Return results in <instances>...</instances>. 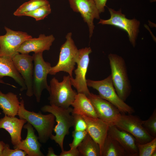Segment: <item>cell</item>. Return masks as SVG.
Listing matches in <instances>:
<instances>
[{
    "mask_svg": "<svg viewBox=\"0 0 156 156\" xmlns=\"http://www.w3.org/2000/svg\"><path fill=\"white\" fill-rule=\"evenodd\" d=\"M17 115L20 118L25 119L30 123L35 129L38 134V140L41 143H46L53 135L55 120L53 114L44 115L40 112L37 113L27 110L22 99L20 101Z\"/></svg>",
    "mask_w": 156,
    "mask_h": 156,
    "instance_id": "6da1fadb",
    "label": "cell"
},
{
    "mask_svg": "<svg viewBox=\"0 0 156 156\" xmlns=\"http://www.w3.org/2000/svg\"><path fill=\"white\" fill-rule=\"evenodd\" d=\"M112 83L119 96L125 101L131 92L125 62L121 56L110 53L108 55Z\"/></svg>",
    "mask_w": 156,
    "mask_h": 156,
    "instance_id": "7a4b0ae2",
    "label": "cell"
},
{
    "mask_svg": "<svg viewBox=\"0 0 156 156\" xmlns=\"http://www.w3.org/2000/svg\"><path fill=\"white\" fill-rule=\"evenodd\" d=\"M73 109L70 107L65 108L51 105H45L41 108L42 112L51 113L55 116L57 124L54 127L53 131L55 134H53L50 139L59 145L62 151L64 150L63 142L64 138L69 134L70 128L74 125V117L71 114Z\"/></svg>",
    "mask_w": 156,
    "mask_h": 156,
    "instance_id": "3957f363",
    "label": "cell"
},
{
    "mask_svg": "<svg viewBox=\"0 0 156 156\" xmlns=\"http://www.w3.org/2000/svg\"><path fill=\"white\" fill-rule=\"evenodd\" d=\"M72 86L69 75L64 76L61 82L55 77L53 78L50 82L48 91L50 105L65 108L71 105L78 93Z\"/></svg>",
    "mask_w": 156,
    "mask_h": 156,
    "instance_id": "277c9868",
    "label": "cell"
},
{
    "mask_svg": "<svg viewBox=\"0 0 156 156\" xmlns=\"http://www.w3.org/2000/svg\"><path fill=\"white\" fill-rule=\"evenodd\" d=\"M86 83L88 86L97 90L101 98L114 105L120 112L129 114L134 112L133 108L126 103L117 94L112 83L111 75L101 80L87 79Z\"/></svg>",
    "mask_w": 156,
    "mask_h": 156,
    "instance_id": "5b68a950",
    "label": "cell"
},
{
    "mask_svg": "<svg viewBox=\"0 0 156 156\" xmlns=\"http://www.w3.org/2000/svg\"><path fill=\"white\" fill-rule=\"evenodd\" d=\"M66 38V41L60 48L58 61L55 66L51 67L49 74L54 75L63 71L73 77L79 49L72 38L71 32L68 33Z\"/></svg>",
    "mask_w": 156,
    "mask_h": 156,
    "instance_id": "8992f818",
    "label": "cell"
},
{
    "mask_svg": "<svg viewBox=\"0 0 156 156\" xmlns=\"http://www.w3.org/2000/svg\"><path fill=\"white\" fill-rule=\"evenodd\" d=\"M33 74V90L36 101L39 103L43 90L49 89L47 82V77L52 67L51 64L46 62L43 57V52L34 53Z\"/></svg>",
    "mask_w": 156,
    "mask_h": 156,
    "instance_id": "52a82bcc",
    "label": "cell"
},
{
    "mask_svg": "<svg viewBox=\"0 0 156 156\" xmlns=\"http://www.w3.org/2000/svg\"><path fill=\"white\" fill-rule=\"evenodd\" d=\"M142 121L136 116L121 113L114 125L132 135L137 143L143 144L151 141L155 138L151 136L144 129Z\"/></svg>",
    "mask_w": 156,
    "mask_h": 156,
    "instance_id": "ba28073f",
    "label": "cell"
},
{
    "mask_svg": "<svg viewBox=\"0 0 156 156\" xmlns=\"http://www.w3.org/2000/svg\"><path fill=\"white\" fill-rule=\"evenodd\" d=\"M92 52L90 47L79 49L75 70V78L70 77L72 86L76 89L77 93H82L88 96L90 93L87 84L86 78L90 62L89 55Z\"/></svg>",
    "mask_w": 156,
    "mask_h": 156,
    "instance_id": "9c48e42d",
    "label": "cell"
},
{
    "mask_svg": "<svg viewBox=\"0 0 156 156\" xmlns=\"http://www.w3.org/2000/svg\"><path fill=\"white\" fill-rule=\"evenodd\" d=\"M110 17L107 20L100 19L98 23L112 25L126 31L129 40L133 47L135 45L136 40L139 32L140 22L135 19H129L122 13L121 10L116 11L108 8Z\"/></svg>",
    "mask_w": 156,
    "mask_h": 156,
    "instance_id": "30bf717a",
    "label": "cell"
},
{
    "mask_svg": "<svg viewBox=\"0 0 156 156\" xmlns=\"http://www.w3.org/2000/svg\"><path fill=\"white\" fill-rule=\"evenodd\" d=\"M6 34L0 35V57L11 58L18 53L17 50L25 41L32 38L27 33L15 31L5 27Z\"/></svg>",
    "mask_w": 156,
    "mask_h": 156,
    "instance_id": "8fae6325",
    "label": "cell"
},
{
    "mask_svg": "<svg viewBox=\"0 0 156 156\" xmlns=\"http://www.w3.org/2000/svg\"><path fill=\"white\" fill-rule=\"evenodd\" d=\"M87 96L90 100L97 117L109 126L114 125L121 114L118 109L99 95L90 93Z\"/></svg>",
    "mask_w": 156,
    "mask_h": 156,
    "instance_id": "7c38bea8",
    "label": "cell"
},
{
    "mask_svg": "<svg viewBox=\"0 0 156 156\" xmlns=\"http://www.w3.org/2000/svg\"><path fill=\"white\" fill-rule=\"evenodd\" d=\"M18 71L24 80L26 87V95L31 97L33 95V74L34 65L32 56L29 54L18 53L12 58Z\"/></svg>",
    "mask_w": 156,
    "mask_h": 156,
    "instance_id": "4fadbf2b",
    "label": "cell"
},
{
    "mask_svg": "<svg viewBox=\"0 0 156 156\" xmlns=\"http://www.w3.org/2000/svg\"><path fill=\"white\" fill-rule=\"evenodd\" d=\"M73 10L79 12L88 26L90 38L92 35L94 26V19L100 18L99 12L94 0H68Z\"/></svg>",
    "mask_w": 156,
    "mask_h": 156,
    "instance_id": "5bb4252c",
    "label": "cell"
},
{
    "mask_svg": "<svg viewBox=\"0 0 156 156\" xmlns=\"http://www.w3.org/2000/svg\"><path fill=\"white\" fill-rule=\"evenodd\" d=\"M82 116L87 124L86 130L88 133L100 146L101 156L104 142L107 134L109 126L98 118Z\"/></svg>",
    "mask_w": 156,
    "mask_h": 156,
    "instance_id": "9a60e30c",
    "label": "cell"
},
{
    "mask_svg": "<svg viewBox=\"0 0 156 156\" xmlns=\"http://www.w3.org/2000/svg\"><path fill=\"white\" fill-rule=\"evenodd\" d=\"M107 134L120 144L129 156H138L137 142L132 135L115 125L109 126Z\"/></svg>",
    "mask_w": 156,
    "mask_h": 156,
    "instance_id": "2e32d148",
    "label": "cell"
},
{
    "mask_svg": "<svg viewBox=\"0 0 156 156\" xmlns=\"http://www.w3.org/2000/svg\"><path fill=\"white\" fill-rule=\"evenodd\" d=\"M23 127L27 130L26 137L16 146H14V148L23 151L26 153L27 156H44L41 151V145L38 141V137L35 133L32 126L27 122Z\"/></svg>",
    "mask_w": 156,
    "mask_h": 156,
    "instance_id": "e0dca14e",
    "label": "cell"
},
{
    "mask_svg": "<svg viewBox=\"0 0 156 156\" xmlns=\"http://www.w3.org/2000/svg\"><path fill=\"white\" fill-rule=\"evenodd\" d=\"M55 40L53 35L46 36L41 34L38 38H32L24 42L17 52L21 53L29 54L32 52L36 53L48 51Z\"/></svg>",
    "mask_w": 156,
    "mask_h": 156,
    "instance_id": "ac0fdd59",
    "label": "cell"
},
{
    "mask_svg": "<svg viewBox=\"0 0 156 156\" xmlns=\"http://www.w3.org/2000/svg\"><path fill=\"white\" fill-rule=\"evenodd\" d=\"M27 122L25 119L6 115L0 119V129H3L8 131L11 138V142L16 146L21 140V133L23 127Z\"/></svg>",
    "mask_w": 156,
    "mask_h": 156,
    "instance_id": "d6986e66",
    "label": "cell"
},
{
    "mask_svg": "<svg viewBox=\"0 0 156 156\" xmlns=\"http://www.w3.org/2000/svg\"><path fill=\"white\" fill-rule=\"evenodd\" d=\"M5 76L12 78L21 86V91L26 90L24 80L16 70L12 58L7 56L0 57V79Z\"/></svg>",
    "mask_w": 156,
    "mask_h": 156,
    "instance_id": "ffe728a7",
    "label": "cell"
},
{
    "mask_svg": "<svg viewBox=\"0 0 156 156\" xmlns=\"http://www.w3.org/2000/svg\"><path fill=\"white\" fill-rule=\"evenodd\" d=\"M71 105L73 107L72 113L98 118L90 100L84 94L78 93Z\"/></svg>",
    "mask_w": 156,
    "mask_h": 156,
    "instance_id": "44dd1931",
    "label": "cell"
},
{
    "mask_svg": "<svg viewBox=\"0 0 156 156\" xmlns=\"http://www.w3.org/2000/svg\"><path fill=\"white\" fill-rule=\"evenodd\" d=\"M20 104L17 95L12 92L4 94L0 90V108L9 116L17 115Z\"/></svg>",
    "mask_w": 156,
    "mask_h": 156,
    "instance_id": "7402d4cb",
    "label": "cell"
},
{
    "mask_svg": "<svg viewBox=\"0 0 156 156\" xmlns=\"http://www.w3.org/2000/svg\"><path fill=\"white\" fill-rule=\"evenodd\" d=\"M101 156H129L120 144L108 134L105 139Z\"/></svg>",
    "mask_w": 156,
    "mask_h": 156,
    "instance_id": "603a6c76",
    "label": "cell"
},
{
    "mask_svg": "<svg viewBox=\"0 0 156 156\" xmlns=\"http://www.w3.org/2000/svg\"><path fill=\"white\" fill-rule=\"evenodd\" d=\"M77 148L80 156H101L99 144L88 133Z\"/></svg>",
    "mask_w": 156,
    "mask_h": 156,
    "instance_id": "cb8c5ba5",
    "label": "cell"
},
{
    "mask_svg": "<svg viewBox=\"0 0 156 156\" xmlns=\"http://www.w3.org/2000/svg\"><path fill=\"white\" fill-rule=\"evenodd\" d=\"M49 3L47 0H30L21 5L14 13L16 16H21L25 13L34 10Z\"/></svg>",
    "mask_w": 156,
    "mask_h": 156,
    "instance_id": "d4e9b609",
    "label": "cell"
},
{
    "mask_svg": "<svg viewBox=\"0 0 156 156\" xmlns=\"http://www.w3.org/2000/svg\"><path fill=\"white\" fill-rule=\"evenodd\" d=\"M51 9L49 3L43 5L32 11L24 13L23 16H26L35 18L36 21L43 19L49 14Z\"/></svg>",
    "mask_w": 156,
    "mask_h": 156,
    "instance_id": "484cf974",
    "label": "cell"
},
{
    "mask_svg": "<svg viewBox=\"0 0 156 156\" xmlns=\"http://www.w3.org/2000/svg\"><path fill=\"white\" fill-rule=\"evenodd\" d=\"M139 156H151L156 151V138L146 143L141 144L137 142Z\"/></svg>",
    "mask_w": 156,
    "mask_h": 156,
    "instance_id": "4316f807",
    "label": "cell"
},
{
    "mask_svg": "<svg viewBox=\"0 0 156 156\" xmlns=\"http://www.w3.org/2000/svg\"><path fill=\"white\" fill-rule=\"evenodd\" d=\"M144 127L154 138H156V109H155L152 114L147 120L142 121Z\"/></svg>",
    "mask_w": 156,
    "mask_h": 156,
    "instance_id": "83f0119b",
    "label": "cell"
},
{
    "mask_svg": "<svg viewBox=\"0 0 156 156\" xmlns=\"http://www.w3.org/2000/svg\"><path fill=\"white\" fill-rule=\"evenodd\" d=\"M87 134L86 130L73 131L72 132L73 140L72 142L69 144L70 149L77 148Z\"/></svg>",
    "mask_w": 156,
    "mask_h": 156,
    "instance_id": "f1b7e54d",
    "label": "cell"
},
{
    "mask_svg": "<svg viewBox=\"0 0 156 156\" xmlns=\"http://www.w3.org/2000/svg\"><path fill=\"white\" fill-rule=\"evenodd\" d=\"M74 119L73 127L74 130L84 131L86 130L87 125L86 122L82 117L80 115L72 113Z\"/></svg>",
    "mask_w": 156,
    "mask_h": 156,
    "instance_id": "f546056e",
    "label": "cell"
},
{
    "mask_svg": "<svg viewBox=\"0 0 156 156\" xmlns=\"http://www.w3.org/2000/svg\"><path fill=\"white\" fill-rule=\"evenodd\" d=\"M26 156L27 155L25 152L18 148L11 149L9 145L8 144H5L2 154V156Z\"/></svg>",
    "mask_w": 156,
    "mask_h": 156,
    "instance_id": "4dcf8cb0",
    "label": "cell"
},
{
    "mask_svg": "<svg viewBox=\"0 0 156 156\" xmlns=\"http://www.w3.org/2000/svg\"><path fill=\"white\" fill-rule=\"evenodd\" d=\"M60 156H79V154L77 148L70 149V150L66 151L64 150L59 155Z\"/></svg>",
    "mask_w": 156,
    "mask_h": 156,
    "instance_id": "1f68e13d",
    "label": "cell"
},
{
    "mask_svg": "<svg viewBox=\"0 0 156 156\" xmlns=\"http://www.w3.org/2000/svg\"><path fill=\"white\" fill-rule=\"evenodd\" d=\"M100 13L105 11V7L107 0H94Z\"/></svg>",
    "mask_w": 156,
    "mask_h": 156,
    "instance_id": "d6a6232c",
    "label": "cell"
},
{
    "mask_svg": "<svg viewBox=\"0 0 156 156\" xmlns=\"http://www.w3.org/2000/svg\"><path fill=\"white\" fill-rule=\"evenodd\" d=\"M47 156H58V155L56 154L54 151V150L52 147H49L48 148Z\"/></svg>",
    "mask_w": 156,
    "mask_h": 156,
    "instance_id": "836d02e7",
    "label": "cell"
},
{
    "mask_svg": "<svg viewBox=\"0 0 156 156\" xmlns=\"http://www.w3.org/2000/svg\"><path fill=\"white\" fill-rule=\"evenodd\" d=\"M5 144L3 141H0V156H2V152Z\"/></svg>",
    "mask_w": 156,
    "mask_h": 156,
    "instance_id": "e575fe53",
    "label": "cell"
},
{
    "mask_svg": "<svg viewBox=\"0 0 156 156\" xmlns=\"http://www.w3.org/2000/svg\"><path fill=\"white\" fill-rule=\"evenodd\" d=\"M0 83H3V84H6L7 85H10V86H12L13 87H14H14L15 88V86H14L13 85H11V84H10L7 83H6L5 82L1 79H0Z\"/></svg>",
    "mask_w": 156,
    "mask_h": 156,
    "instance_id": "d590c367",
    "label": "cell"
},
{
    "mask_svg": "<svg viewBox=\"0 0 156 156\" xmlns=\"http://www.w3.org/2000/svg\"><path fill=\"white\" fill-rule=\"evenodd\" d=\"M156 151H154L152 154L151 156H156Z\"/></svg>",
    "mask_w": 156,
    "mask_h": 156,
    "instance_id": "8d00e7d4",
    "label": "cell"
}]
</instances>
